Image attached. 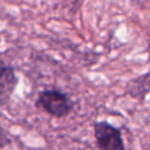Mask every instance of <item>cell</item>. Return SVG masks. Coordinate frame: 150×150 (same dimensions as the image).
Instances as JSON below:
<instances>
[{"label": "cell", "instance_id": "cell-1", "mask_svg": "<svg viewBox=\"0 0 150 150\" xmlns=\"http://www.w3.org/2000/svg\"><path fill=\"white\" fill-rule=\"evenodd\" d=\"M36 105L53 117L61 118L70 114L73 102L62 91L56 89H47L40 93Z\"/></svg>", "mask_w": 150, "mask_h": 150}, {"label": "cell", "instance_id": "cell-3", "mask_svg": "<svg viewBox=\"0 0 150 150\" xmlns=\"http://www.w3.org/2000/svg\"><path fill=\"white\" fill-rule=\"evenodd\" d=\"M18 81L14 68L6 64L0 59V108L5 107L9 102L18 86Z\"/></svg>", "mask_w": 150, "mask_h": 150}, {"label": "cell", "instance_id": "cell-2", "mask_svg": "<svg viewBox=\"0 0 150 150\" xmlns=\"http://www.w3.org/2000/svg\"><path fill=\"white\" fill-rule=\"evenodd\" d=\"M94 136L96 145L101 150H124L121 129L114 127L107 121H100L94 124Z\"/></svg>", "mask_w": 150, "mask_h": 150}, {"label": "cell", "instance_id": "cell-5", "mask_svg": "<svg viewBox=\"0 0 150 150\" xmlns=\"http://www.w3.org/2000/svg\"><path fill=\"white\" fill-rule=\"evenodd\" d=\"M148 49H149V53H150V38H149V47H148Z\"/></svg>", "mask_w": 150, "mask_h": 150}, {"label": "cell", "instance_id": "cell-4", "mask_svg": "<svg viewBox=\"0 0 150 150\" xmlns=\"http://www.w3.org/2000/svg\"><path fill=\"white\" fill-rule=\"evenodd\" d=\"M9 143H11V139L6 136V134L4 132V130L0 128V148L7 145V144H9Z\"/></svg>", "mask_w": 150, "mask_h": 150}]
</instances>
